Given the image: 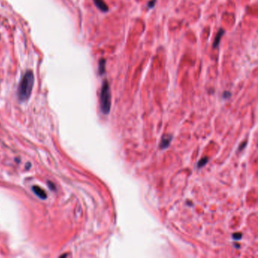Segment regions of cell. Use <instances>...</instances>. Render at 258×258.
Segmentation results:
<instances>
[{
  "instance_id": "6da1fadb",
  "label": "cell",
  "mask_w": 258,
  "mask_h": 258,
  "mask_svg": "<svg viewBox=\"0 0 258 258\" xmlns=\"http://www.w3.org/2000/svg\"><path fill=\"white\" fill-rule=\"evenodd\" d=\"M33 84H34V75L33 72L28 70L22 77L17 89V97L20 101H26L30 98Z\"/></svg>"
},
{
  "instance_id": "7a4b0ae2",
  "label": "cell",
  "mask_w": 258,
  "mask_h": 258,
  "mask_svg": "<svg viewBox=\"0 0 258 258\" xmlns=\"http://www.w3.org/2000/svg\"><path fill=\"white\" fill-rule=\"evenodd\" d=\"M111 104V96L109 82L107 79H104L102 82L100 94V106L101 110L104 114H107L110 111Z\"/></svg>"
},
{
  "instance_id": "3957f363",
  "label": "cell",
  "mask_w": 258,
  "mask_h": 258,
  "mask_svg": "<svg viewBox=\"0 0 258 258\" xmlns=\"http://www.w3.org/2000/svg\"><path fill=\"white\" fill-rule=\"evenodd\" d=\"M173 139V135H165L162 137V139L160 141V148L161 149H165L169 145L171 140Z\"/></svg>"
},
{
  "instance_id": "277c9868",
  "label": "cell",
  "mask_w": 258,
  "mask_h": 258,
  "mask_svg": "<svg viewBox=\"0 0 258 258\" xmlns=\"http://www.w3.org/2000/svg\"><path fill=\"white\" fill-rule=\"evenodd\" d=\"M94 3L96 5L97 8L99 10H101L103 12H107L108 11V7H107V4L103 1V0H93Z\"/></svg>"
},
{
  "instance_id": "5b68a950",
  "label": "cell",
  "mask_w": 258,
  "mask_h": 258,
  "mask_svg": "<svg viewBox=\"0 0 258 258\" xmlns=\"http://www.w3.org/2000/svg\"><path fill=\"white\" fill-rule=\"evenodd\" d=\"M33 192H34L35 194H36V195L39 196L40 198H42V199L46 198V197H47L46 193H45V191H44L42 188H41L40 187L37 186V185H36V186H33Z\"/></svg>"
},
{
  "instance_id": "8992f818",
  "label": "cell",
  "mask_w": 258,
  "mask_h": 258,
  "mask_svg": "<svg viewBox=\"0 0 258 258\" xmlns=\"http://www.w3.org/2000/svg\"><path fill=\"white\" fill-rule=\"evenodd\" d=\"M224 33H225V31H224L223 29H219V30L217 32V33H216V37H215L214 39V41H213V48H216V47L218 46V45L219 44V42H220L221 38H222V36H223Z\"/></svg>"
},
{
  "instance_id": "52a82bcc",
  "label": "cell",
  "mask_w": 258,
  "mask_h": 258,
  "mask_svg": "<svg viewBox=\"0 0 258 258\" xmlns=\"http://www.w3.org/2000/svg\"><path fill=\"white\" fill-rule=\"evenodd\" d=\"M105 60L103 59V58L100 60L99 63H98V73L100 75L103 74L105 72Z\"/></svg>"
},
{
  "instance_id": "ba28073f",
  "label": "cell",
  "mask_w": 258,
  "mask_h": 258,
  "mask_svg": "<svg viewBox=\"0 0 258 258\" xmlns=\"http://www.w3.org/2000/svg\"><path fill=\"white\" fill-rule=\"evenodd\" d=\"M207 161H208V157H203V158H201L198 161V163H197V167L200 168L201 166H204V165H205L206 163H207Z\"/></svg>"
},
{
  "instance_id": "9c48e42d",
  "label": "cell",
  "mask_w": 258,
  "mask_h": 258,
  "mask_svg": "<svg viewBox=\"0 0 258 258\" xmlns=\"http://www.w3.org/2000/svg\"><path fill=\"white\" fill-rule=\"evenodd\" d=\"M241 236H242L241 233H235L232 235V238L235 240H239L241 238Z\"/></svg>"
},
{
  "instance_id": "30bf717a",
  "label": "cell",
  "mask_w": 258,
  "mask_h": 258,
  "mask_svg": "<svg viewBox=\"0 0 258 258\" xmlns=\"http://www.w3.org/2000/svg\"><path fill=\"white\" fill-rule=\"evenodd\" d=\"M231 95V93L230 92H224V94H223V96H224V98H228V97H229Z\"/></svg>"
},
{
  "instance_id": "8fae6325",
  "label": "cell",
  "mask_w": 258,
  "mask_h": 258,
  "mask_svg": "<svg viewBox=\"0 0 258 258\" xmlns=\"http://www.w3.org/2000/svg\"><path fill=\"white\" fill-rule=\"evenodd\" d=\"M246 144H247V143L245 142V141H244V142H243V144L242 145H241V146H239V148H238V150H239V151H241V150L243 149V148H244V147H245V145H246Z\"/></svg>"
},
{
  "instance_id": "7c38bea8",
  "label": "cell",
  "mask_w": 258,
  "mask_h": 258,
  "mask_svg": "<svg viewBox=\"0 0 258 258\" xmlns=\"http://www.w3.org/2000/svg\"><path fill=\"white\" fill-rule=\"evenodd\" d=\"M154 3H155V0H152V2L148 4V6H149L150 8H152V7L154 6Z\"/></svg>"
}]
</instances>
